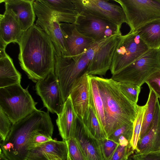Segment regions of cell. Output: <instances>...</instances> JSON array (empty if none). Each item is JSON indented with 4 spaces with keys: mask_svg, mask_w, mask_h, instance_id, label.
Here are the masks:
<instances>
[{
    "mask_svg": "<svg viewBox=\"0 0 160 160\" xmlns=\"http://www.w3.org/2000/svg\"><path fill=\"white\" fill-rule=\"evenodd\" d=\"M99 141L104 160H109L119 144L107 138Z\"/></svg>",
    "mask_w": 160,
    "mask_h": 160,
    "instance_id": "32",
    "label": "cell"
},
{
    "mask_svg": "<svg viewBox=\"0 0 160 160\" xmlns=\"http://www.w3.org/2000/svg\"><path fill=\"white\" fill-rule=\"evenodd\" d=\"M89 103L92 107L104 131L105 127L104 108L96 76L89 75Z\"/></svg>",
    "mask_w": 160,
    "mask_h": 160,
    "instance_id": "24",
    "label": "cell"
},
{
    "mask_svg": "<svg viewBox=\"0 0 160 160\" xmlns=\"http://www.w3.org/2000/svg\"><path fill=\"white\" fill-rule=\"evenodd\" d=\"M74 138L87 160H105L99 140L83 127L78 120Z\"/></svg>",
    "mask_w": 160,
    "mask_h": 160,
    "instance_id": "19",
    "label": "cell"
},
{
    "mask_svg": "<svg viewBox=\"0 0 160 160\" xmlns=\"http://www.w3.org/2000/svg\"><path fill=\"white\" fill-rule=\"evenodd\" d=\"M53 140L50 136L40 132H36L32 135L29 139L28 144V150Z\"/></svg>",
    "mask_w": 160,
    "mask_h": 160,
    "instance_id": "35",
    "label": "cell"
},
{
    "mask_svg": "<svg viewBox=\"0 0 160 160\" xmlns=\"http://www.w3.org/2000/svg\"><path fill=\"white\" fill-rule=\"evenodd\" d=\"M149 49L136 31H130L121 38L115 51L110 70L119 73Z\"/></svg>",
    "mask_w": 160,
    "mask_h": 160,
    "instance_id": "8",
    "label": "cell"
},
{
    "mask_svg": "<svg viewBox=\"0 0 160 160\" xmlns=\"http://www.w3.org/2000/svg\"><path fill=\"white\" fill-rule=\"evenodd\" d=\"M160 70L159 49H149L134 62L111 78L119 82L130 83L139 87L153 73Z\"/></svg>",
    "mask_w": 160,
    "mask_h": 160,
    "instance_id": "6",
    "label": "cell"
},
{
    "mask_svg": "<svg viewBox=\"0 0 160 160\" xmlns=\"http://www.w3.org/2000/svg\"><path fill=\"white\" fill-rule=\"evenodd\" d=\"M146 108V104L143 106L138 105L137 113L133 122V133L130 144L135 151L140 139L143 116Z\"/></svg>",
    "mask_w": 160,
    "mask_h": 160,
    "instance_id": "28",
    "label": "cell"
},
{
    "mask_svg": "<svg viewBox=\"0 0 160 160\" xmlns=\"http://www.w3.org/2000/svg\"><path fill=\"white\" fill-rule=\"evenodd\" d=\"M22 69L36 82L54 71L56 50L49 36L34 24L24 32L18 43Z\"/></svg>",
    "mask_w": 160,
    "mask_h": 160,
    "instance_id": "1",
    "label": "cell"
},
{
    "mask_svg": "<svg viewBox=\"0 0 160 160\" xmlns=\"http://www.w3.org/2000/svg\"><path fill=\"white\" fill-rule=\"evenodd\" d=\"M57 115L56 123L62 140L66 141L74 138L78 122V116L74 109L70 95L65 101L61 112Z\"/></svg>",
    "mask_w": 160,
    "mask_h": 160,
    "instance_id": "17",
    "label": "cell"
},
{
    "mask_svg": "<svg viewBox=\"0 0 160 160\" xmlns=\"http://www.w3.org/2000/svg\"><path fill=\"white\" fill-rule=\"evenodd\" d=\"M127 160H133L130 157Z\"/></svg>",
    "mask_w": 160,
    "mask_h": 160,
    "instance_id": "41",
    "label": "cell"
},
{
    "mask_svg": "<svg viewBox=\"0 0 160 160\" xmlns=\"http://www.w3.org/2000/svg\"><path fill=\"white\" fill-rule=\"evenodd\" d=\"M131 157L133 160H160V151L152 152L145 154L136 153Z\"/></svg>",
    "mask_w": 160,
    "mask_h": 160,
    "instance_id": "37",
    "label": "cell"
},
{
    "mask_svg": "<svg viewBox=\"0 0 160 160\" xmlns=\"http://www.w3.org/2000/svg\"><path fill=\"white\" fill-rule=\"evenodd\" d=\"M78 119L83 127L95 138L98 140L107 138L90 105L88 104V107L83 118L81 119L78 117Z\"/></svg>",
    "mask_w": 160,
    "mask_h": 160,
    "instance_id": "26",
    "label": "cell"
},
{
    "mask_svg": "<svg viewBox=\"0 0 160 160\" xmlns=\"http://www.w3.org/2000/svg\"><path fill=\"white\" fill-rule=\"evenodd\" d=\"M0 160H9L1 152H0Z\"/></svg>",
    "mask_w": 160,
    "mask_h": 160,
    "instance_id": "39",
    "label": "cell"
},
{
    "mask_svg": "<svg viewBox=\"0 0 160 160\" xmlns=\"http://www.w3.org/2000/svg\"><path fill=\"white\" fill-rule=\"evenodd\" d=\"M133 122L125 124L115 130L107 139L118 143V139L124 137L129 142L131 141L133 130Z\"/></svg>",
    "mask_w": 160,
    "mask_h": 160,
    "instance_id": "31",
    "label": "cell"
},
{
    "mask_svg": "<svg viewBox=\"0 0 160 160\" xmlns=\"http://www.w3.org/2000/svg\"><path fill=\"white\" fill-rule=\"evenodd\" d=\"M149 89L152 90L160 99V70L152 74L146 81Z\"/></svg>",
    "mask_w": 160,
    "mask_h": 160,
    "instance_id": "36",
    "label": "cell"
},
{
    "mask_svg": "<svg viewBox=\"0 0 160 160\" xmlns=\"http://www.w3.org/2000/svg\"><path fill=\"white\" fill-rule=\"evenodd\" d=\"M96 78L103 103L105 119L104 132L107 138L121 126L134 122L138 105L125 97L118 82L111 78Z\"/></svg>",
    "mask_w": 160,
    "mask_h": 160,
    "instance_id": "3",
    "label": "cell"
},
{
    "mask_svg": "<svg viewBox=\"0 0 160 160\" xmlns=\"http://www.w3.org/2000/svg\"><path fill=\"white\" fill-rule=\"evenodd\" d=\"M44 157L48 160H63L58 156L50 154H45Z\"/></svg>",
    "mask_w": 160,
    "mask_h": 160,
    "instance_id": "38",
    "label": "cell"
},
{
    "mask_svg": "<svg viewBox=\"0 0 160 160\" xmlns=\"http://www.w3.org/2000/svg\"><path fill=\"white\" fill-rule=\"evenodd\" d=\"M53 125L48 112L36 109L12 124L6 140L0 142V152L9 160H27L29 139L36 132L52 137Z\"/></svg>",
    "mask_w": 160,
    "mask_h": 160,
    "instance_id": "2",
    "label": "cell"
},
{
    "mask_svg": "<svg viewBox=\"0 0 160 160\" xmlns=\"http://www.w3.org/2000/svg\"><path fill=\"white\" fill-rule=\"evenodd\" d=\"M75 24L80 33L95 42L115 35H122L120 31L121 26L96 16L78 14Z\"/></svg>",
    "mask_w": 160,
    "mask_h": 160,
    "instance_id": "10",
    "label": "cell"
},
{
    "mask_svg": "<svg viewBox=\"0 0 160 160\" xmlns=\"http://www.w3.org/2000/svg\"><path fill=\"white\" fill-rule=\"evenodd\" d=\"M118 82L120 89L125 97L133 103L137 104L141 87L130 83Z\"/></svg>",
    "mask_w": 160,
    "mask_h": 160,
    "instance_id": "29",
    "label": "cell"
},
{
    "mask_svg": "<svg viewBox=\"0 0 160 160\" xmlns=\"http://www.w3.org/2000/svg\"><path fill=\"white\" fill-rule=\"evenodd\" d=\"M68 149L65 141L53 140L44 143L28 151L27 160H48L45 154L56 155L67 160Z\"/></svg>",
    "mask_w": 160,
    "mask_h": 160,
    "instance_id": "21",
    "label": "cell"
},
{
    "mask_svg": "<svg viewBox=\"0 0 160 160\" xmlns=\"http://www.w3.org/2000/svg\"><path fill=\"white\" fill-rule=\"evenodd\" d=\"M37 103L27 89L23 88L20 83L0 88V108L12 123L37 109Z\"/></svg>",
    "mask_w": 160,
    "mask_h": 160,
    "instance_id": "5",
    "label": "cell"
},
{
    "mask_svg": "<svg viewBox=\"0 0 160 160\" xmlns=\"http://www.w3.org/2000/svg\"><path fill=\"white\" fill-rule=\"evenodd\" d=\"M119 4L130 31H136L146 24L160 18V0H113Z\"/></svg>",
    "mask_w": 160,
    "mask_h": 160,
    "instance_id": "7",
    "label": "cell"
},
{
    "mask_svg": "<svg viewBox=\"0 0 160 160\" xmlns=\"http://www.w3.org/2000/svg\"><path fill=\"white\" fill-rule=\"evenodd\" d=\"M36 90L44 106L52 113H60L64 102L58 81L54 71L44 78L36 82Z\"/></svg>",
    "mask_w": 160,
    "mask_h": 160,
    "instance_id": "12",
    "label": "cell"
},
{
    "mask_svg": "<svg viewBox=\"0 0 160 160\" xmlns=\"http://www.w3.org/2000/svg\"><path fill=\"white\" fill-rule=\"evenodd\" d=\"M60 27L66 43V56L77 55L87 51L95 42L92 39L80 33L75 23L60 22Z\"/></svg>",
    "mask_w": 160,
    "mask_h": 160,
    "instance_id": "14",
    "label": "cell"
},
{
    "mask_svg": "<svg viewBox=\"0 0 160 160\" xmlns=\"http://www.w3.org/2000/svg\"></svg>",
    "mask_w": 160,
    "mask_h": 160,
    "instance_id": "42",
    "label": "cell"
},
{
    "mask_svg": "<svg viewBox=\"0 0 160 160\" xmlns=\"http://www.w3.org/2000/svg\"><path fill=\"white\" fill-rule=\"evenodd\" d=\"M134 151L130 144L126 146L119 144L109 160H127Z\"/></svg>",
    "mask_w": 160,
    "mask_h": 160,
    "instance_id": "33",
    "label": "cell"
},
{
    "mask_svg": "<svg viewBox=\"0 0 160 160\" xmlns=\"http://www.w3.org/2000/svg\"><path fill=\"white\" fill-rule=\"evenodd\" d=\"M122 35H115L102 44L95 52L87 72L89 75L105 76L110 69L114 53Z\"/></svg>",
    "mask_w": 160,
    "mask_h": 160,
    "instance_id": "13",
    "label": "cell"
},
{
    "mask_svg": "<svg viewBox=\"0 0 160 160\" xmlns=\"http://www.w3.org/2000/svg\"><path fill=\"white\" fill-rule=\"evenodd\" d=\"M66 142L68 149L67 160H87L74 138H72Z\"/></svg>",
    "mask_w": 160,
    "mask_h": 160,
    "instance_id": "30",
    "label": "cell"
},
{
    "mask_svg": "<svg viewBox=\"0 0 160 160\" xmlns=\"http://www.w3.org/2000/svg\"><path fill=\"white\" fill-rule=\"evenodd\" d=\"M33 7L37 17L35 24L49 36L58 55L66 56L67 50L59 22L51 10L42 0H34Z\"/></svg>",
    "mask_w": 160,
    "mask_h": 160,
    "instance_id": "9",
    "label": "cell"
},
{
    "mask_svg": "<svg viewBox=\"0 0 160 160\" xmlns=\"http://www.w3.org/2000/svg\"><path fill=\"white\" fill-rule=\"evenodd\" d=\"M21 76L5 49L0 48V88L20 83Z\"/></svg>",
    "mask_w": 160,
    "mask_h": 160,
    "instance_id": "23",
    "label": "cell"
},
{
    "mask_svg": "<svg viewBox=\"0 0 160 160\" xmlns=\"http://www.w3.org/2000/svg\"><path fill=\"white\" fill-rule=\"evenodd\" d=\"M42 1L51 10L59 22L75 23L78 14L72 0Z\"/></svg>",
    "mask_w": 160,
    "mask_h": 160,
    "instance_id": "22",
    "label": "cell"
},
{
    "mask_svg": "<svg viewBox=\"0 0 160 160\" xmlns=\"http://www.w3.org/2000/svg\"><path fill=\"white\" fill-rule=\"evenodd\" d=\"M150 89L148 100L146 104L145 111L142 125L140 139L146 134L154 117L156 105L158 98L154 92Z\"/></svg>",
    "mask_w": 160,
    "mask_h": 160,
    "instance_id": "27",
    "label": "cell"
},
{
    "mask_svg": "<svg viewBox=\"0 0 160 160\" xmlns=\"http://www.w3.org/2000/svg\"><path fill=\"white\" fill-rule=\"evenodd\" d=\"M12 123L7 116L0 108V137L1 142L7 138L12 125Z\"/></svg>",
    "mask_w": 160,
    "mask_h": 160,
    "instance_id": "34",
    "label": "cell"
},
{
    "mask_svg": "<svg viewBox=\"0 0 160 160\" xmlns=\"http://www.w3.org/2000/svg\"><path fill=\"white\" fill-rule=\"evenodd\" d=\"M78 14L103 18L121 26L126 20L120 5L104 0H72Z\"/></svg>",
    "mask_w": 160,
    "mask_h": 160,
    "instance_id": "11",
    "label": "cell"
},
{
    "mask_svg": "<svg viewBox=\"0 0 160 160\" xmlns=\"http://www.w3.org/2000/svg\"><path fill=\"white\" fill-rule=\"evenodd\" d=\"M95 42L86 52L72 56L55 54L54 73L60 86L64 102L69 96L77 79L85 72L99 47L103 43Z\"/></svg>",
    "mask_w": 160,
    "mask_h": 160,
    "instance_id": "4",
    "label": "cell"
},
{
    "mask_svg": "<svg viewBox=\"0 0 160 160\" xmlns=\"http://www.w3.org/2000/svg\"><path fill=\"white\" fill-rule=\"evenodd\" d=\"M89 74L86 72L73 85L70 96L78 117L82 119L88 107L89 99Z\"/></svg>",
    "mask_w": 160,
    "mask_h": 160,
    "instance_id": "18",
    "label": "cell"
},
{
    "mask_svg": "<svg viewBox=\"0 0 160 160\" xmlns=\"http://www.w3.org/2000/svg\"><path fill=\"white\" fill-rule=\"evenodd\" d=\"M159 61L160 66V48H159Z\"/></svg>",
    "mask_w": 160,
    "mask_h": 160,
    "instance_id": "40",
    "label": "cell"
},
{
    "mask_svg": "<svg viewBox=\"0 0 160 160\" xmlns=\"http://www.w3.org/2000/svg\"><path fill=\"white\" fill-rule=\"evenodd\" d=\"M136 31L149 49L160 48V18L146 24Z\"/></svg>",
    "mask_w": 160,
    "mask_h": 160,
    "instance_id": "25",
    "label": "cell"
},
{
    "mask_svg": "<svg viewBox=\"0 0 160 160\" xmlns=\"http://www.w3.org/2000/svg\"><path fill=\"white\" fill-rule=\"evenodd\" d=\"M32 0H4L5 10L12 14L18 22L21 30L26 31L34 24L36 15Z\"/></svg>",
    "mask_w": 160,
    "mask_h": 160,
    "instance_id": "15",
    "label": "cell"
},
{
    "mask_svg": "<svg viewBox=\"0 0 160 160\" xmlns=\"http://www.w3.org/2000/svg\"><path fill=\"white\" fill-rule=\"evenodd\" d=\"M160 151V104L157 101L152 121L145 135L140 139L136 153L145 154Z\"/></svg>",
    "mask_w": 160,
    "mask_h": 160,
    "instance_id": "16",
    "label": "cell"
},
{
    "mask_svg": "<svg viewBox=\"0 0 160 160\" xmlns=\"http://www.w3.org/2000/svg\"><path fill=\"white\" fill-rule=\"evenodd\" d=\"M14 16L5 10L0 15V41L6 46L11 42L18 43L24 33Z\"/></svg>",
    "mask_w": 160,
    "mask_h": 160,
    "instance_id": "20",
    "label": "cell"
}]
</instances>
